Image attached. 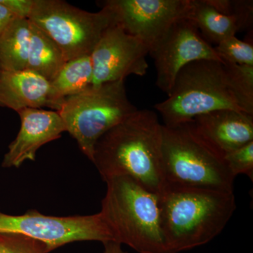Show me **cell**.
<instances>
[{
  "mask_svg": "<svg viewBox=\"0 0 253 253\" xmlns=\"http://www.w3.org/2000/svg\"><path fill=\"white\" fill-rule=\"evenodd\" d=\"M161 152L165 186L234 192L235 177L224 159L200 140L187 123L163 125Z\"/></svg>",
  "mask_w": 253,
  "mask_h": 253,
  "instance_id": "5b68a950",
  "label": "cell"
},
{
  "mask_svg": "<svg viewBox=\"0 0 253 253\" xmlns=\"http://www.w3.org/2000/svg\"><path fill=\"white\" fill-rule=\"evenodd\" d=\"M21 128L4 155L3 168H20L26 161H35L37 151L66 131L59 112L28 108L18 111Z\"/></svg>",
  "mask_w": 253,
  "mask_h": 253,
  "instance_id": "4fadbf2b",
  "label": "cell"
},
{
  "mask_svg": "<svg viewBox=\"0 0 253 253\" xmlns=\"http://www.w3.org/2000/svg\"><path fill=\"white\" fill-rule=\"evenodd\" d=\"M0 3L16 17L28 19L34 0H0Z\"/></svg>",
  "mask_w": 253,
  "mask_h": 253,
  "instance_id": "cb8c5ba5",
  "label": "cell"
},
{
  "mask_svg": "<svg viewBox=\"0 0 253 253\" xmlns=\"http://www.w3.org/2000/svg\"><path fill=\"white\" fill-rule=\"evenodd\" d=\"M93 66L91 55L68 61L50 83L51 109L59 111L65 99L92 86Z\"/></svg>",
  "mask_w": 253,
  "mask_h": 253,
  "instance_id": "9a60e30c",
  "label": "cell"
},
{
  "mask_svg": "<svg viewBox=\"0 0 253 253\" xmlns=\"http://www.w3.org/2000/svg\"><path fill=\"white\" fill-rule=\"evenodd\" d=\"M30 29L27 70L51 83L67 61L59 46L31 21Z\"/></svg>",
  "mask_w": 253,
  "mask_h": 253,
  "instance_id": "e0dca14e",
  "label": "cell"
},
{
  "mask_svg": "<svg viewBox=\"0 0 253 253\" xmlns=\"http://www.w3.org/2000/svg\"><path fill=\"white\" fill-rule=\"evenodd\" d=\"M101 9L115 24L147 46L149 52L173 23L190 17L191 0H105Z\"/></svg>",
  "mask_w": 253,
  "mask_h": 253,
  "instance_id": "9c48e42d",
  "label": "cell"
},
{
  "mask_svg": "<svg viewBox=\"0 0 253 253\" xmlns=\"http://www.w3.org/2000/svg\"><path fill=\"white\" fill-rule=\"evenodd\" d=\"M28 20L59 46L66 61L91 55L114 23L106 10L89 12L62 0H34Z\"/></svg>",
  "mask_w": 253,
  "mask_h": 253,
  "instance_id": "52a82bcc",
  "label": "cell"
},
{
  "mask_svg": "<svg viewBox=\"0 0 253 253\" xmlns=\"http://www.w3.org/2000/svg\"><path fill=\"white\" fill-rule=\"evenodd\" d=\"M45 244L22 234H0V253H48Z\"/></svg>",
  "mask_w": 253,
  "mask_h": 253,
  "instance_id": "44dd1931",
  "label": "cell"
},
{
  "mask_svg": "<svg viewBox=\"0 0 253 253\" xmlns=\"http://www.w3.org/2000/svg\"><path fill=\"white\" fill-rule=\"evenodd\" d=\"M228 83L240 108L253 116V66L223 63Z\"/></svg>",
  "mask_w": 253,
  "mask_h": 253,
  "instance_id": "d6986e66",
  "label": "cell"
},
{
  "mask_svg": "<svg viewBox=\"0 0 253 253\" xmlns=\"http://www.w3.org/2000/svg\"><path fill=\"white\" fill-rule=\"evenodd\" d=\"M187 124L200 140L222 158L253 141V116L242 111L218 110Z\"/></svg>",
  "mask_w": 253,
  "mask_h": 253,
  "instance_id": "7c38bea8",
  "label": "cell"
},
{
  "mask_svg": "<svg viewBox=\"0 0 253 253\" xmlns=\"http://www.w3.org/2000/svg\"><path fill=\"white\" fill-rule=\"evenodd\" d=\"M149 49L144 43L113 23L106 29L92 53V86L125 81L130 75L144 76Z\"/></svg>",
  "mask_w": 253,
  "mask_h": 253,
  "instance_id": "8fae6325",
  "label": "cell"
},
{
  "mask_svg": "<svg viewBox=\"0 0 253 253\" xmlns=\"http://www.w3.org/2000/svg\"><path fill=\"white\" fill-rule=\"evenodd\" d=\"M105 181L100 214L113 241L139 253H168L160 227L158 195L129 176Z\"/></svg>",
  "mask_w": 253,
  "mask_h": 253,
  "instance_id": "3957f363",
  "label": "cell"
},
{
  "mask_svg": "<svg viewBox=\"0 0 253 253\" xmlns=\"http://www.w3.org/2000/svg\"><path fill=\"white\" fill-rule=\"evenodd\" d=\"M137 110L128 99L125 81H119L91 86L66 98L58 112L66 131L92 162L99 138Z\"/></svg>",
  "mask_w": 253,
  "mask_h": 253,
  "instance_id": "8992f818",
  "label": "cell"
},
{
  "mask_svg": "<svg viewBox=\"0 0 253 253\" xmlns=\"http://www.w3.org/2000/svg\"><path fill=\"white\" fill-rule=\"evenodd\" d=\"M207 1L221 14L235 16L244 25L245 29H251L253 27L252 0H207Z\"/></svg>",
  "mask_w": 253,
  "mask_h": 253,
  "instance_id": "7402d4cb",
  "label": "cell"
},
{
  "mask_svg": "<svg viewBox=\"0 0 253 253\" xmlns=\"http://www.w3.org/2000/svg\"><path fill=\"white\" fill-rule=\"evenodd\" d=\"M162 126L155 111L141 109L105 133L95 144L92 160L102 179L129 176L161 194Z\"/></svg>",
  "mask_w": 253,
  "mask_h": 253,
  "instance_id": "6da1fadb",
  "label": "cell"
},
{
  "mask_svg": "<svg viewBox=\"0 0 253 253\" xmlns=\"http://www.w3.org/2000/svg\"><path fill=\"white\" fill-rule=\"evenodd\" d=\"M190 18L194 21L205 41L217 45L226 38L246 31L235 16L221 14L207 0H191Z\"/></svg>",
  "mask_w": 253,
  "mask_h": 253,
  "instance_id": "2e32d148",
  "label": "cell"
},
{
  "mask_svg": "<svg viewBox=\"0 0 253 253\" xmlns=\"http://www.w3.org/2000/svg\"><path fill=\"white\" fill-rule=\"evenodd\" d=\"M160 227L168 253L208 244L235 212L234 192L166 186L158 195Z\"/></svg>",
  "mask_w": 253,
  "mask_h": 253,
  "instance_id": "7a4b0ae2",
  "label": "cell"
},
{
  "mask_svg": "<svg viewBox=\"0 0 253 253\" xmlns=\"http://www.w3.org/2000/svg\"><path fill=\"white\" fill-rule=\"evenodd\" d=\"M31 29L27 18L15 17L0 36V70H27Z\"/></svg>",
  "mask_w": 253,
  "mask_h": 253,
  "instance_id": "ac0fdd59",
  "label": "cell"
},
{
  "mask_svg": "<svg viewBox=\"0 0 253 253\" xmlns=\"http://www.w3.org/2000/svg\"><path fill=\"white\" fill-rule=\"evenodd\" d=\"M104 253H126L123 251L121 245L114 241L104 243Z\"/></svg>",
  "mask_w": 253,
  "mask_h": 253,
  "instance_id": "484cf974",
  "label": "cell"
},
{
  "mask_svg": "<svg viewBox=\"0 0 253 253\" xmlns=\"http://www.w3.org/2000/svg\"><path fill=\"white\" fill-rule=\"evenodd\" d=\"M154 109L162 116L163 126H168L185 124L218 110L244 112L228 83L224 64L211 60L181 68L168 99L155 104Z\"/></svg>",
  "mask_w": 253,
  "mask_h": 253,
  "instance_id": "277c9868",
  "label": "cell"
},
{
  "mask_svg": "<svg viewBox=\"0 0 253 253\" xmlns=\"http://www.w3.org/2000/svg\"><path fill=\"white\" fill-rule=\"evenodd\" d=\"M214 49L223 63L253 66V46L251 42L231 37L220 42Z\"/></svg>",
  "mask_w": 253,
  "mask_h": 253,
  "instance_id": "ffe728a7",
  "label": "cell"
},
{
  "mask_svg": "<svg viewBox=\"0 0 253 253\" xmlns=\"http://www.w3.org/2000/svg\"><path fill=\"white\" fill-rule=\"evenodd\" d=\"M22 234L41 241L49 252L76 241H113L100 212L92 215L55 217L29 211L21 215L0 212V234Z\"/></svg>",
  "mask_w": 253,
  "mask_h": 253,
  "instance_id": "ba28073f",
  "label": "cell"
},
{
  "mask_svg": "<svg viewBox=\"0 0 253 253\" xmlns=\"http://www.w3.org/2000/svg\"><path fill=\"white\" fill-rule=\"evenodd\" d=\"M15 17L16 16L14 15L11 14L4 5L0 3V36L3 34Z\"/></svg>",
  "mask_w": 253,
  "mask_h": 253,
  "instance_id": "d4e9b609",
  "label": "cell"
},
{
  "mask_svg": "<svg viewBox=\"0 0 253 253\" xmlns=\"http://www.w3.org/2000/svg\"><path fill=\"white\" fill-rule=\"evenodd\" d=\"M223 159L234 177L244 174L253 180V141L226 154Z\"/></svg>",
  "mask_w": 253,
  "mask_h": 253,
  "instance_id": "603a6c76",
  "label": "cell"
},
{
  "mask_svg": "<svg viewBox=\"0 0 253 253\" xmlns=\"http://www.w3.org/2000/svg\"><path fill=\"white\" fill-rule=\"evenodd\" d=\"M50 83L28 70H0V106L18 111L28 108L41 109L50 104Z\"/></svg>",
  "mask_w": 253,
  "mask_h": 253,
  "instance_id": "5bb4252c",
  "label": "cell"
},
{
  "mask_svg": "<svg viewBox=\"0 0 253 253\" xmlns=\"http://www.w3.org/2000/svg\"><path fill=\"white\" fill-rule=\"evenodd\" d=\"M157 78L156 85L168 95L179 71L194 61H222L214 47L205 41L190 17L178 20L151 49Z\"/></svg>",
  "mask_w": 253,
  "mask_h": 253,
  "instance_id": "30bf717a",
  "label": "cell"
}]
</instances>
